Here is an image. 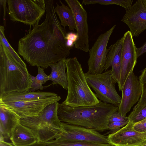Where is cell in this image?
Here are the masks:
<instances>
[{
    "mask_svg": "<svg viewBox=\"0 0 146 146\" xmlns=\"http://www.w3.org/2000/svg\"><path fill=\"white\" fill-rule=\"evenodd\" d=\"M128 123L116 132L108 135L110 143L113 146H142L146 143V132L138 131L133 127L134 124Z\"/></svg>",
    "mask_w": 146,
    "mask_h": 146,
    "instance_id": "cell-13",
    "label": "cell"
},
{
    "mask_svg": "<svg viewBox=\"0 0 146 146\" xmlns=\"http://www.w3.org/2000/svg\"><path fill=\"white\" fill-rule=\"evenodd\" d=\"M142 1L144 5L146 7V0H142Z\"/></svg>",
    "mask_w": 146,
    "mask_h": 146,
    "instance_id": "cell-36",
    "label": "cell"
},
{
    "mask_svg": "<svg viewBox=\"0 0 146 146\" xmlns=\"http://www.w3.org/2000/svg\"><path fill=\"white\" fill-rule=\"evenodd\" d=\"M123 38L118 40L109 47V51L106 56L104 66L105 72L111 67L113 78L119 85L121 65V54Z\"/></svg>",
    "mask_w": 146,
    "mask_h": 146,
    "instance_id": "cell-16",
    "label": "cell"
},
{
    "mask_svg": "<svg viewBox=\"0 0 146 146\" xmlns=\"http://www.w3.org/2000/svg\"><path fill=\"white\" fill-rule=\"evenodd\" d=\"M58 95L54 92H13L0 96V101L3 102L31 101L45 99Z\"/></svg>",
    "mask_w": 146,
    "mask_h": 146,
    "instance_id": "cell-18",
    "label": "cell"
},
{
    "mask_svg": "<svg viewBox=\"0 0 146 146\" xmlns=\"http://www.w3.org/2000/svg\"><path fill=\"white\" fill-rule=\"evenodd\" d=\"M126 11L121 21L128 26L133 37H138L146 30V7L142 0H138Z\"/></svg>",
    "mask_w": 146,
    "mask_h": 146,
    "instance_id": "cell-15",
    "label": "cell"
},
{
    "mask_svg": "<svg viewBox=\"0 0 146 146\" xmlns=\"http://www.w3.org/2000/svg\"><path fill=\"white\" fill-rule=\"evenodd\" d=\"M21 118L3 102H0V137L10 138L13 130L20 123Z\"/></svg>",
    "mask_w": 146,
    "mask_h": 146,
    "instance_id": "cell-17",
    "label": "cell"
},
{
    "mask_svg": "<svg viewBox=\"0 0 146 146\" xmlns=\"http://www.w3.org/2000/svg\"><path fill=\"white\" fill-rule=\"evenodd\" d=\"M142 146H146V143H145V144H144V145H143Z\"/></svg>",
    "mask_w": 146,
    "mask_h": 146,
    "instance_id": "cell-38",
    "label": "cell"
},
{
    "mask_svg": "<svg viewBox=\"0 0 146 146\" xmlns=\"http://www.w3.org/2000/svg\"><path fill=\"white\" fill-rule=\"evenodd\" d=\"M122 97L118 111L123 116L138 102L142 93L139 79L132 71L127 78L122 90Z\"/></svg>",
    "mask_w": 146,
    "mask_h": 146,
    "instance_id": "cell-11",
    "label": "cell"
},
{
    "mask_svg": "<svg viewBox=\"0 0 146 146\" xmlns=\"http://www.w3.org/2000/svg\"><path fill=\"white\" fill-rule=\"evenodd\" d=\"M133 0H83L82 4L85 5L99 4L102 5H116L124 8L126 10L132 5Z\"/></svg>",
    "mask_w": 146,
    "mask_h": 146,
    "instance_id": "cell-23",
    "label": "cell"
},
{
    "mask_svg": "<svg viewBox=\"0 0 146 146\" xmlns=\"http://www.w3.org/2000/svg\"><path fill=\"white\" fill-rule=\"evenodd\" d=\"M64 1L72 9L75 20L78 38L74 43L75 47L87 52L89 50L87 12L78 0Z\"/></svg>",
    "mask_w": 146,
    "mask_h": 146,
    "instance_id": "cell-10",
    "label": "cell"
},
{
    "mask_svg": "<svg viewBox=\"0 0 146 146\" xmlns=\"http://www.w3.org/2000/svg\"><path fill=\"white\" fill-rule=\"evenodd\" d=\"M7 12L10 19L30 26L40 21L45 13L34 0H7Z\"/></svg>",
    "mask_w": 146,
    "mask_h": 146,
    "instance_id": "cell-7",
    "label": "cell"
},
{
    "mask_svg": "<svg viewBox=\"0 0 146 146\" xmlns=\"http://www.w3.org/2000/svg\"><path fill=\"white\" fill-rule=\"evenodd\" d=\"M78 36L76 33L70 32L67 33L66 36V44L69 47L72 48L75 42L77 40Z\"/></svg>",
    "mask_w": 146,
    "mask_h": 146,
    "instance_id": "cell-29",
    "label": "cell"
},
{
    "mask_svg": "<svg viewBox=\"0 0 146 146\" xmlns=\"http://www.w3.org/2000/svg\"><path fill=\"white\" fill-rule=\"evenodd\" d=\"M66 58L59 60L57 63L51 65L50 66L51 72L48 75L49 80L52 82V84H59L64 89L68 90V82L66 74Z\"/></svg>",
    "mask_w": 146,
    "mask_h": 146,
    "instance_id": "cell-20",
    "label": "cell"
},
{
    "mask_svg": "<svg viewBox=\"0 0 146 146\" xmlns=\"http://www.w3.org/2000/svg\"><path fill=\"white\" fill-rule=\"evenodd\" d=\"M63 131L55 140L69 142L110 143L107 136L84 127L61 122Z\"/></svg>",
    "mask_w": 146,
    "mask_h": 146,
    "instance_id": "cell-9",
    "label": "cell"
},
{
    "mask_svg": "<svg viewBox=\"0 0 146 146\" xmlns=\"http://www.w3.org/2000/svg\"><path fill=\"white\" fill-rule=\"evenodd\" d=\"M114 25L98 38L91 48L89 50V57L88 61V73L100 74L104 70L107 55L109 49L107 45L111 35L115 27Z\"/></svg>",
    "mask_w": 146,
    "mask_h": 146,
    "instance_id": "cell-8",
    "label": "cell"
},
{
    "mask_svg": "<svg viewBox=\"0 0 146 146\" xmlns=\"http://www.w3.org/2000/svg\"><path fill=\"white\" fill-rule=\"evenodd\" d=\"M24 146H50L44 143L36 142L32 144Z\"/></svg>",
    "mask_w": 146,
    "mask_h": 146,
    "instance_id": "cell-34",
    "label": "cell"
},
{
    "mask_svg": "<svg viewBox=\"0 0 146 146\" xmlns=\"http://www.w3.org/2000/svg\"><path fill=\"white\" fill-rule=\"evenodd\" d=\"M129 120L135 123L146 118V105L132 110L128 116Z\"/></svg>",
    "mask_w": 146,
    "mask_h": 146,
    "instance_id": "cell-26",
    "label": "cell"
},
{
    "mask_svg": "<svg viewBox=\"0 0 146 146\" xmlns=\"http://www.w3.org/2000/svg\"><path fill=\"white\" fill-rule=\"evenodd\" d=\"M61 5L57 3L54 7V11L60 21V24L64 28L66 26L69 29L74 31L76 27L75 19L73 12L68 6L64 5L61 1L59 0Z\"/></svg>",
    "mask_w": 146,
    "mask_h": 146,
    "instance_id": "cell-21",
    "label": "cell"
},
{
    "mask_svg": "<svg viewBox=\"0 0 146 146\" xmlns=\"http://www.w3.org/2000/svg\"><path fill=\"white\" fill-rule=\"evenodd\" d=\"M139 79L141 86L142 93L139 100L133 110L146 105V67L142 71Z\"/></svg>",
    "mask_w": 146,
    "mask_h": 146,
    "instance_id": "cell-25",
    "label": "cell"
},
{
    "mask_svg": "<svg viewBox=\"0 0 146 146\" xmlns=\"http://www.w3.org/2000/svg\"><path fill=\"white\" fill-rule=\"evenodd\" d=\"M45 2L44 21L40 25L37 21L19 40L17 51L30 65L44 70L68 56L72 48L66 45L67 33L58 19L54 1L46 0Z\"/></svg>",
    "mask_w": 146,
    "mask_h": 146,
    "instance_id": "cell-1",
    "label": "cell"
},
{
    "mask_svg": "<svg viewBox=\"0 0 146 146\" xmlns=\"http://www.w3.org/2000/svg\"><path fill=\"white\" fill-rule=\"evenodd\" d=\"M30 83L26 64L15 59L0 41V96L28 91Z\"/></svg>",
    "mask_w": 146,
    "mask_h": 146,
    "instance_id": "cell-3",
    "label": "cell"
},
{
    "mask_svg": "<svg viewBox=\"0 0 146 146\" xmlns=\"http://www.w3.org/2000/svg\"><path fill=\"white\" fill-rule=\"evenodd\" d=\"M60 99V97L58 95L33 101L2 102L21 118L37 116L47 106L54 102H58Z\"/></svg>",
    "mask_w": 146,
    "mask_h": 146,
    "instance_id": "cell-14",
    "label": "cell"
},
{
    "mask_svg": "<svg viewBox=\"0 0 146 146\" xmlns=\"http://www.w3.org/2000/svg\"><path fill=\"white\" fill-rule=\"evenodd\" d=\"M85 75L88 85L95 91L96 97L100 101L119 107L121 97L116 90V82L112 77L111 70L98 74L87 72Z\"/></svg>",
    "mask_w": 146,
    "mask_h": 146,
    "instance_id": "cell-6",
    "label": "cell"
},
{
    "mask_svg": "<svg viewBox=\"0 0 146 146\" xmlns=\"http://www.w3.org/2000/svg\"><path fill=\"white\" fill-rule=\"evenodd\" d=\"M146 122V118H145L144 119L142 120L139 121V122Z\"/></svg>",
    "mask_w": 146,
    "mask_h": 146,
    "instance_id": "cell-37",
    "label": "cell"
},
{
    "mask_svg": "<svg viewBox=\"0 0 146 146\" xmlns=\"http://www.w3.org/2000/svg\"><path fill=\"white\" fill-rule=\"evenodd\" d=\"M10 139L14 146H24L38 142L33 132L20 123L13 130Z\"/></svg>",
    "mask_w": 146,
    "mask_h": 146,
    "instance_id": "cell-19",
    "label": "cell"
},
{
    "mask_svg": "<svg viewBox=\"0 0 146 146\" xmlns=\"http://www.w3.org/2000/svg\"><path fill=\"white\" fill-rule=\"evenodd\" d=\"M68 92L62 104L72 107L88 106L100 101L88 85L81 64L76 57L66 58Z\"/></svg>",
    "mask_w": 146,
    "mask_h": 146,
    "instance_id": "cell-4",
    "label": "cell"
},
{
    "mask_svg": "<svg viewBox=\"0 0 146 146\" xmlns=\"http://www.w3.org/2000/svg\"><path fill=\"white\" fill-rule=\"evenodd\" d=\"M136 50L137 58L146 52V42L141 47H136Z\"/></svg>",
    "mask_w": 146,
    "mask_h": 146,
    "instance_id": "cell-31",
    "label": "cell"
},
{
    "mask_svg": "<svg viewBox=\"0 0 146 146\" xmlns=\"http://www.w3.org/2000/svg\"><path fill=\"white\" fill-rule=\"evenodd\" d=\"M0 146H14L12 143L5 141L0 142Z\"/></svg>",
    "mask_w": 146,
    "mask_h": 146,
    "instance_id": "cell-35",
    "label": "cell"
},
{
    "mask_svg": "<svg viewBox=\"0 0 146 146\" xmlns=\"http://www.w3.org/2000/svg\"><path fill=\"white\" fill-rule=\"evenodd\" d=\"M44 143L50 146H113L110 143L102 144L85 142L62 141L56 140Z\"/></svg>",
    "mask_w": 146,
    "mask_h": 146,
    "instance_id": "cell-24",
    "label": "cell"
},
{
    "mask_svg": "<svg viewBox=\"0 0 146 146\" xmlns=\"http://www.w3.org/2000/svg\"><path fill=\"white\" fill-rule=\"evenodd\" d=\"M129 121H126L115 122L110 123L108 127V130H109V131L107 134L108 135L111 134L116 132L121 128L125 125L128 123Z\"/></svg>",
    "mask_w": 146,
    "mask_h": 146,
    "instance_id": "cell-27",
    "label": "cell"
},
{
    "mask_svg": "<svg viewBox=\"0 0 146 146\" xmlns=\"http://www.w3.org/2000/svg\"><path fill=\"white\" fill-rule=\"evenodd\" d=\"M0 4L3 6V20L4 23L5 25V16L7 11V8L6 7V4L7 3V0H0Z\"/></svg>",
    "mask_w": 146,
    "mask_h": 146,
    "instance_id": "cell-32",
    "label": "cell"
},
{
    "mask_svg": "<svg viewBox=\"0 0 146 146\" xmlns=\"http://www.w3.org/2000/svg\"><path fill=\"white\" fill-rule=\"evenodd\" d=\"M38 73L36 76L30 74L31 83L29 91L34 92L36 90H42L44 88L42 84L49 80L48 76L44 71V70L39 66H37Z\"/></svg>",
    "mask_w": 146,
    "mask_h": 146,
    "instance_id": "cell-22",
    "label": "cell"
},
{
    "mask_svg": "<svg viewBox=\"0 0 146 146\" xmlns=\"http://www.w3.org/2000/svg\"><path fill=\"white\" fill-rule=\"evenodd\" d=\"M35 3L43 9H45L46 4L44 0H34Z\"/></svg>",
    "mask_w": 146,
    "mask_h": 146,
    "instance_id": "cell-33",
    "label": "cell"
},
{
    "mask_svg": "<svg viewBox=\"0 0 146 146\" xmlns=\"http://www.w3.org/2000/svg\"><path fill=\"white\" fill-rule=\"evenodd\" d=\"M129 120L128 116H122L118 111L111 116L109 119V122L111 123L115 122L126 121Z\"/></svg>",
    "mask_w": 146,
    "mask_h": 146,
    "instance_id": "cell-28",
    "label": "cell"
},
{
    "mask_svg": "<svg viewBox=\"0 0 146 146\" xmlns=\"http://www.w3.org/2000/svg\"><path fill=\"white\" fill-rule=\"evenodd\" d=\"M133 129L139 132H146V122H138L134 123L133 126Z\"/></svg>",
    "mask_w": 146,
    "mask_h": 146,
    "instance_id": "cell-30",
    "label": "cell"
},
{
    "mask_svg": "<svg viewBox=\"0 0 146 146\" xmlns=\"http://www.w3.org/2000/svg\"><path fill=\"white\" fill-rule=\"evenodd\" d=\"M58 102L46 107L36 116L20 119V123L29 129L38 142L45 143L55 140L63 131L58 115Z\"/></svg>",
    "mask_w": 146,
    "mask_h": 146,
    "instance_id": "cell-5",
    "label": "cell"
},
{
    "mask_svg": "<svg viewBox=\"0 0 146 146\" xmlns=\"http://www.w3.org/2000/svg\"><path fill=\"white\" fill-rule=\"evenodd\" d=\"M121 54V65L120 82L118 86L119 91L123 87L129 74L137 63V57L136 46L131 32L128 31L124 34Z\"/></svg>",
    "mask_w": 146,
    "mask_h": 146,
    "instance_id": "cell-12",
    "label": "cell"
},
{
    "mask_svg": "<svg viewBox=\"0 0 146 146\" xmlns=\"http://www.w3.org/2000/svg\"><path fill=\"white\" fill-rule=\"evenodd\" d=\"M118 110V107L100 101L96 104L75 108L61 103L58 115L62 123L103 131L108 130L110 117Z\"/></svg>",
    "mask_w": 146,
    "mask_h": 146,
    "instance_id": "cell-2",
    "label": "cell"
}]
</instances>
